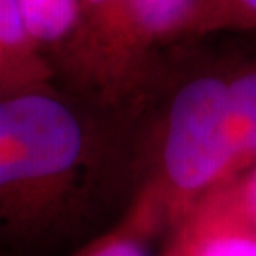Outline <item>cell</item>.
Listing matches in <instances>:
<instances>
[{"instance_id":"5","label":"cell","mask_w":256,"mask_h":256,"mask_svg":"<svg viewBox=\"0 0 256 256\" xmlns=\"http://www.w3.org/2000/svg\"><path fill=\"white\" fill-rule=\"evenodd\" d=\"M154 207L142 202L122 226L93 241L76 256H148V228L154 222Z\"/></svg>"},{"instance_id":"4","label":"cell","mask_w":256,"mask_h":256,"mask_svg":"<svg viewBox=\"0 0 256 256\" xmlns=\"http://www.w3.org/2000/svg\"><path fill=\"white\" fill-rule=\"evenodd\" d=\"M28 34L36 42L64 38L80 16V0H19Z\"/></svg>"},{"instance_id":"9","label":"cell","mask_w":256,"mask_h":256,"mask_svg":"<svg viewBox=\"0 0 256 256\" xmlns=\"http://www.w3.org/2000/svg\"><path fill=\"white\" fill-rule=\"evenodd\" d=\"M245 203L248 212L256 218V171L250 174L247 186H245Z\"/></svg>"},{"instance_id":"10","label":"cell","mask_w":256,"mask_h":256,"mask_svg":"<svg viewBox=\"0 0 256 256\" xmlns=\"http://www.w3.org/2000/svg\"><path fill=\"white\" fill-rule=\"evenodd\" d=\"M93 10H108L112 6H126L128 0H84Z\"/></svg>"},{"instance_id":"8","label":"cell","mask_w":256,"mask_h":256,"mask_svg":"<svg viewBox=\"0 0 256 256\" xmlns=\"http://www.w3.org/2000/svg\"><path fill=\"white\" fill-rule=\"evenodd\" d=\"M192 256H256V239L245 236H212L196 245Z\"/></svg>"},{"instance_id":"6","label":"cell","mask_w":256,"mask_h":256,"mask_svg":"<svg viewBox=\"0 0 256 256\" xmlns=\"http://www.w3.org/2000/svg\"><path fill=\"white\" fill-rule=\"evenodd\" d=\"M228 101L239 158L256 154V72L228 84Z\"/></svg>"},{"instance_id":"7","label":"cell","mask_w":256,"mask_h":256,"mask_svg":"<svg viewBox=\"0 0 256 256\" xmlns=\"http://www.w3.org/2000/svg\"><path fill=\"white\" fill-rule=\"evenodd\" d=\"M194 0H128L129 16L140 36H160L182 23Z\"/></svg>"},{"instance_id":"1","label":"cell","mask_w":256,"mask_h":256,"mask_svg":"<svg viewBox=\"0 0 256 256\" xmlns=\"http://www.w3.org/2000/svg\"><path fill=\"white\" fill-rule=\"evenodd\" d=\"M239 160L230 114L228 84L196 78L176 93L167 122L165 176L176 192L196 194Z\"/></svg>"},{"instance_id":"11","label":"cell","mask_w":256,"mask_h":256,"mask_svg":"<svg viewBox=\"0 0 256 256\" xmlns=\"http://www.w3.org/2000/svg\"><path fill=\"white\" fill-rule=\"evenodd\" d=\"M239 4H241V8L250 12V14H254L256 16V0H238Z\"/></svg>"},{"instance_id":"2","label":"cell","mask_w":256,"mask_h":256,"mask_svg":"<svg viewBox=\"0 0 256 256\" xmlns=\"http://www.w3.org/2000/svg\"><path fill=\"white\" fill-rule=\"evenodd\" d=\"M82 146V126L61 101L34 92L0 99V190L70 171Z\"/></svg>"},{"instance_id":"3","label":"cell","mask_w":256,"mask_h":256,"mask_svg":"<svg viewBox=\"0 0 256 256\" xmlns=\"http://www.w3.org/2000/svg\"><path fill=\"white\" fill-rule=\"evenodd\" d=\"M32 42L19 0H0V93L16 82V64H25Z\"/></svg>"}]
</instances>
